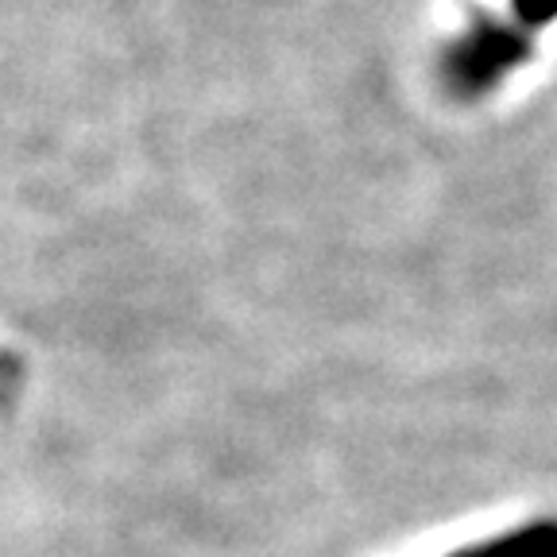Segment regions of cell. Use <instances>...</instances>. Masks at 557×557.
Listing matches in <instances>:
<instances>
[{"mask_svg":"<svg viewBox=\"0 0 557 557\" xmlns=\"http://www.w3.org/2000/svg\"><path fill=\"white\" fill-rule=\"evenodd\" d=\"M534 54V32L519 20H504L496 12H472L469 24L457 27L437 54V78L445 94L465 104L492 97L515 70H522Z\"/></svg>","mask_w":557,"mask_h":557,"instance_id":"1","label":"cell"},{"mask_svg":"<svg viewBox=\"0 0 557 557\" xmlns=\"http://www.w3.org/2000/svg\"><path fill=\"white\" fill-rule=\"evenodd\" d=\"M449 557H557V519L519 522L496 539L472 542L465 549H453Z\"/></svg>","mask_w":557,"mask_h":557,"instance_id":"2","label":"cell"},{"mask_svg":"<svg viewBox=\"0 0 557 557\" xmlns=\"http://www.w3.org/2000/svg\"><path fill=\"white\" fill-rule=\"evenodd\" d=\"M511 16L531 32L557 24V0H511Z\"/></svg>","mask_w":557,"mask_h":557,"instance_id":"3","label":"cell"}]
</instances>
